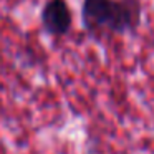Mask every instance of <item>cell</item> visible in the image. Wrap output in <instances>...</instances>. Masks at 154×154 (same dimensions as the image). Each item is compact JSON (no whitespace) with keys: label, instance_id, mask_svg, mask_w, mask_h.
Masks as SVG:
<instances>
[{"label":"cell","instance_id":"obj_2","mask_svg":"<svg viewBox=\"0 0 154 154\" xmlns=\"http://www.w3.org/2000/svg\"><path fill=\"white\" fill-rule=\"evenodd\" d=\"M42 23L51 35H65L71 27V12L65 0H48L42 10Z\"/></svg>","mask_w":154,"mask_h":154},{"label":"cell","instance_id":"obj_1","mask_svg":"<svg viewBox=\"0 0 154 154\" xmlns=\"http://www.w3.org/2000/svg\"><path fill=\"white\" fill-rule=\"evenodd\" d=\"M137 0H83L81 20L91 33H123L137 27Z\"/></svg>","mask_w":154,"mask_h":154}]
</instances>
